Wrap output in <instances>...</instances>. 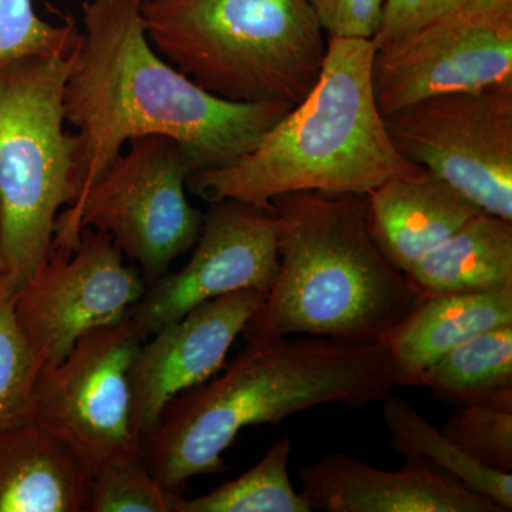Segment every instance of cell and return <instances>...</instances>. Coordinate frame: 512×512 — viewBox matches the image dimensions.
Masks as SVG:
<instances>
[{
	"label": "cell",
	"mask_w": 512,
	"mask_h": 512,
	"mask_svg": "<svg viewBox=\"0 0 512 512\" xmlns=\"http://www.w3.org/2000/svg\"><path fill=\"white\" fill-rule=\"evenodd\" d=\"M128 144L83 201L60 212L52 248L73 251L84 228L106 232L150 286L194 248L204 214L188 201L194 168L177 141L147 136Z\"/></svg>",
	"instance_id": "52a82bcc"
},
{
	"label": "cell",
	"mask_w": 512,
	"mask_h": 512,
	"mask_svg": "<svg viewBox=\"0 0 512 512\" xmlns=\"http://www.w3.org/2000/svg\"><path fill=\"white\" fill-rule=\"evenodd\" d=\"M399 470H382L339 451L299 471L313 511L503 512L429 460L407 456Z\"/></svg>",
	"instance_id": "5bb4252c"
},
{
	"label": "cell",
	"mask_w": 512,
	"mask_h": 512,
	"mask_svg": "<svg viewBox=\"0 0 512 512\" xmlns=\"http://www.w3.org/2000/svg\"><path fill=\"white\" fill-rule=\"evenodd\" d=\"M141 12L154 49L225 100L296 106L328 50L309 0H167Z\"/></svg>",
	"instance_id": "5b68a950"
},
{
	"label": "cell",
	"mask_w": 512,
	"mask_h": 512,
	"mask_svg": "<svg viewBox=\"0 0 512 512\" xmlns=\"http://www.w3.org/2000/svg\"><path fill=\"white\" fill-rule=\"evenodd\" d=\"M456 0H384L376 47L396 42L457 12Z\"/></svg>",
	"instance_id": "484cf974"
},
{
	"label": "cell",
	"mask_w": 512,
	"mask_h": 512,
	"mask_svg": "<svg viewBox=\"0 0 512 512\" xmlns=\"http://www.w3.org/2000/svg\"><path fill=\"white\" fill-rule=\"evenodd\" d=\"M372 83L383 117L441 94L512 83V23L457 10L377 47Z\"/></svg>",
	"instance_id": "7c38bea8"
},
{
	"label": "cell",
	"mask_w": 512,
	"mask_h": 512,
	"mask_svg": "<svg viewBox=\"0 0 512 512\" xmlns=\"http://www.w3.org/2000/svg\"><path fill=\"white\" fill-rule=\"evenodd\" d=\"M441 431L477 463L512 473V412L487 406L454 407Z\"/></svg>",
	"instance_id": "d4e9b609"
},
{
	"label": "cell",
	"mask_w": 512,
	"mask_h": 512,
	"mask_svg": "<svg viewBox=\"0 0 512 512\" xmlns=\"http://www.w3.org/2000/svg\"><path fill=\"white\" fill-rule=\"evenodd\" d=\"M278 265L274 212L237 200L212 201L188 264L147 286L128 319L150 338L211 299L245 289L268 292Z\"/></svg>",
	"instance_id": "8fae6325"
},
{
	"label": "cell",
	"mask_w": 512,
	"mask_h": 512,
	"mask_svg": "<svg viewBox=\"0 0 512 512\" xmlns=\"http://www.w3.org/2000/svg\"><path fill=\"white\" fill-rule=\"evenodd\" d=\"M512 325V286L490 292L419 295L380 340L396 386L421 387L437 360L478 333Z\"/></svg>",
	"instance_id": "9a60e30c"
},
{
	"label": "cell",
	"mask_w": 512,
	"mask_h": 512,
	"mask_svg": "<svg viewBox=\"0 0 512 512\" xmlns=\"http://www.w3.org/2000/svg\"><path fill=\"white\" fill-rule=\"evenodd\" d=\"M279 265L245 323L247 343L291 335L380 343L419 293L377 247L366 195L303 191L272 200Z\"/></svg>",
	"instance_id": "277c9868"
},
{
	"label": "cell",
	"mask_w": 512,
	"mask_h": 512,
	"mask_svg": "<svg viewBox=\"0 0 512 512\" xmlns=\"http://www.w3.org/2000/svg\"><path fill=\"white\" fill-rule=\"evenodd\" d=\"M15 293L0 288V430L30 420L33 386L42 362L13 311Z\"/></svg>",
	"instance_id": "603a6c76"
},
{
	"label": "cell",
	"mask_w": 512,
	"mask_h": 512,
	"mask_svg": "<svg viewBox=\"0 0 512 512\" xmlns=\"http://www.w3.org/2000/svg\"><path fill=\"white\" fill-rule=\"evenodd\" d=\"M146 289L109 234L84 228L73 251L52 248L15 293L13 311L42 365L59 363L83 336L126 320Z\"/></svg>",
	"instance_id": "30bf717a"
},
{
	"label": "cell",
	"mask_w": 512,
	"mask_h": 512,
	"mask_svg": "<svg viewBox=\"0 0 512 512\" xmlns=\"http://www.w3.org/2000/svg\"><path fill=\"white\" fill-rule=\"evenodd\" d=\"M92 473L35 421L0 430V512H82Z\"/></svg>",
	"instance_id": "e0dca14e"
},
{
	"label": "cell",
	"mask_w": 512,
	"mask_h": 512,
	"mask_svg": "<svg viewBox=\"0 0 512 512\" xmlns=\"http://www.w3.org/2000/svg\"><path fill=\"white\" fill-rule=\"evenodd\" d=\"M394 387L382 343L313 336L248 343L220 376L167 404L141 451L158 483L181 493L190 478L222 473L225 451L248 427L328 404L360 409Z\"/></svg>",
	"instance_id": "7a4b0ae2"
},
{
	"label": "cell",
	"mask_w": 512,
	"mask_h": 512,
	"mask_svg": "<svg viewBox=\"0 0 512 512\" xmlns=\"http://www.w3.org/2000/svg\"><path fill=\"white\" fill-rule=\"evenodd\" d=\"M458 12L495 23H512V0H456Z\"/></svg>",
	"instance_id": "83f0119b"
},
{
	"label": "cell",
	"mask_w": 512,
	"mask_h": 512,
	"mask_svg": "<svg viewBox=\"0 0 512 512\" xmlns=\"http://www.w3.org/2000/svg\"><path fill=\"white\" fill-rule=\"evenodd\" d=\"M141 3L84 2L82 37L63 92L64 121L79 141V195L64 210L83 201L134 138L177 141L198 173L254 150L292 109L275 101L221 99L192 82L151 45Z\"/></svg>",
	"instance_id": "6da1fadb"
},
{
	"label": "cell",
	"mask_w": 512,
	"mask_h": 512,
	"mask_svg": "<svg viewBox=\"0 0 512 512\" xmlns=\"http://www.w3.org/2000/svg\"><path fill=\"white\" fill-rule=\"evenodd\" d=\"M141 2H167V0H141Z\"/></svg>",
	"instance_id": "f1b7e54d"
},
{
	"label": "cell",
	"mask_w": 512,
	"mask_h": 512,
	"mask_svg": "<svg viewBox=\"0 0 512 512\" xmlns=\"http://www.w3.org/2000/svg\"><path fill=\"white\" fill-rule=\"evenodd\" d=\"M80 37L73 18L57 25L37 15L33 0H0V67L25 57H70Z\"/></svg>",
	"instance_id": "cb8c5ba5"
},
{
	"label": "cell",
	"mask_w": 512,
	"mask_h": 512,
	"mask_svg": "<svg viewBox=\"0 0 512 512\" xmlns=\"http://www.w3.org/2000/svg\"><path fill=\"white\" fill-rule=\"evenodd\" d=\"M292 440L276 441L254 467L211 493L181 500L177 512H312L289 477Z\"/></svg>",
	"instance_id": "44dd1931"
},
{
	"label": "cell",
	"mask_w": 512,
	"mask_h": 512,
	"mask_svg": "<svg viewBox=\"0 0 512 512\" xmlns=\"http://www.w3.org/2000/svg\"><path fill=\"white\" fill-rule=\"evenodd\" d=\"M328 37L373 39L384 0H309Z\"/></svg>",
	"instance_id": "4316f807"
},
{
	"label": "cell",
	"mask_w": 512,
	"mask_h": 512,
	"mask_svg": "<svg viewBox=\"0 0 512 512\" xmlns=\"http://www.w3.org/2000/svg\"><path fill=\"white\" fill-rule=\"evenodd\" d=\"M144 338L130 319L94 330L37 372L30 420L63 440L90 473L141 451L131 424L130 372Z\"/></svg>",
	"instance_id": "9c48e42d"
},
{
	"label": "cell",
	"mask_w": 512,
	"mask_h": 512,
	"mask_svg": "<svg viewBox=\"0 0 512 512\" xmlns=\"http://www.w3.org/2000/svg\"><path fill=\"white\" fill-rule=\"evenodd\" d=\"M384 121L407 161L512 221V83L430 97Z\"/></svg>",
	"instance_id": "ba28073f"
},
{
	"label": "cell",
	"mask_w": 512,
	"mask_h": 512,
	"mask_svg": "<svg viewBox=\"0 0 512 512\" xmlns=\"http://www.w3.org/2000/svg\"><path fill=\"white\" fill-rule=\"evenodd\" d=\"M266 292L245 289L195 306L144 340L130 372L131 424L153 433L167 404L217 375Z\"/></svg>",
	"instance_id": "4fadbf2b"
},
{
	"label": "cell",
	"mask_w": 512,
	"mask_h": 512,
	"mask_svg": "<svg viewBox=\"0 0 512 512\" xmlns=\"http://www.w3.org/2000/svg\"><path fill=\"white\" fill-rule=\"evenodd\" d=\"M183 495L167 490L148 468L143 453L114 458L93 474L89 512H177Z\"/></svg>",
	"instance_id": "7402d4cb"
},
{
	"label": "cell",
	"mask_w": 512,
	"mask_h": 512,
	"mask_svg": "<svg viewBox=\"0 0 512 512\" xmlns=\"http://www.w3.org/2000/svg\"><path fill=\"white\" fill-rule=\"evenodd\" d=\"M421 387L450 406L512 412V325L478 333L427 370Z\"/></svg>",
	"instance_id": "d6986e66"
},
{
	"label": "cell",
	"mask_w": 512,
	"mask_h": 512,
	"mask_svg": "<svg viewBox=\"0 0 512 512\" xmlns=\"http://www.w3.org/2000/svg\"><path fill=\"white\" fill-rule=\"evenodd\" d=\"M419 295L512 286V221L477 212L404 274Z\"/></svg>",
	"instance_id": "ac0fdd59"
},
{
	"label": "cell",
	"mask_w": 512,
	"mask_h": 512,
	"mask_svg": "<svg viewBox=\"0 0 512 512\" xmlns=\"http://www.w3.org/2000/svg\"><path fill=\"white\" fill-rule=\"evenodd\" d=\"M382 403L384 424L397 454L426 458L501 511H512L511 473L491 470L468 457L402 397L390 393Z\"/></svg>",
	"instance_id": "ffe728a7"
},
{
	"label": "cell",
	"mask_w": 512,
	"mask_h": 512,
	"mask_svg": "<svg viewBox=\"0 0 512 512\" xmlns=\"http://www.w3.org/2000/svg\"><path fill=\"white\" fill-rule=\"evenodd\" d=\"M373 39L328 37L311 92L234 163L190 175L202 200H237L272 211L292 192L367 195L393 178L424 168L396 150L372 83Z\"/></svg>",
	"instance_id": "3957f363"
},
{
	"label": "cell",
	"mask_w": 512,
	"mask_h": 512,
	"mask_svg": "<svg viewBox=\"0 0 512 512\" xmlns=\"http://www.w3.org/2000/svg\"><path fill=\"white\" fill-rule=\"evenodd\" d=\"M72 56L0 67V288L16 293L52 251L57 218L79 195L76 134L64 130Z\"/></svg>",
	"instance_id": "8992f818"
},
{
	"label": "cell",
	"mask_w": 512,
	"mask_h": 512,
	"mask_svg": "<svg viewBox=\"0 0 512 512\" xmlns=\"http://www.w3.org/2000/svg\"><path fill=\"white\" fill-rule=\"evenodd\" d=\"M366 198L377 247L403 274L481 211L426 170L416 177L393 178Z\"/></svg>",
	"instance_id": "2e32d148"
}]
</instances>
